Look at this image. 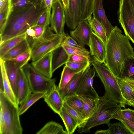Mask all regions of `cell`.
Listing matches in <instances>:
<instances>
[{
	"label": "cell",
	"mask_w": 134,
	"mask_h": 134,
	"mask_svg": "<svg viewBox=\"0 0 134 134\" xmlns=\"http://www.w3.org/2000/svg\"><path fill=\"white\" fill-rule=\"evenodd\" d=\"M5 125L3 114L2 110L0 109V134H2Z\"/></svg>",
	"instance_id": "obj_49"
},
{
	"label": "cell",
	"mask_w": 134,
	"mask_h": 134,
	"mask_svg": "<svg viewBox=\"0 0 134 134\" xmlns=\"http://www.w3.org/2000/svg\"><path fill=\"white\" fill-rule=\"evenodd\" d=\"M32 93L28 80L22 68L20 69L18 83L17 97L19 105Z\"/></svg>",
	"instance_id": "obj_20"
},
{
	"label": "cell",
	"mask_w": 134,
	"mask_h": 134,
	"mask_svg": "<svg viewBox=\"0 0 134 134\" xmlns=\"http://www.w3.org/2000/svg\"><path fill=\"white\" fill-rule=\"evenodd\" d=\"M103 0H95L93 9V16L104 27L108 37L113 27L105 14L103 5Z\"/></svg>",
	"instance_id": "obj_18"
},
{
	"label": "cell",
	"mask_w": 134,
	"mask_h": 134,
	"mask_svg": "<svg viewBox=\"0 0 134 134\" xmlns=\"http://www.w3.org/2000/svg\"><path fill=\"white\" fill-rule=\"evenodd\" d=\"M66 34L57 35L40 43L31 50L32 62L36 61L59 47Z\"/></svg>",
	"instance_id": "obj_8"
},
{
	"label": "cell",
	"mask_w": 134,
	"mask_h": 134,
	"mask_svg": "<svg viewBox=\"0 0 134 134\" xmlns=\"http://www.w3.org/2000/svg\"><path fill=\"white\" fill-rule=\"evenodd\" d=\"M41 0H12L13 8H17L36 4Z\"/></svg>",
	"instance_id": "obj_42"
},
{
	"label": "cell",
	"mask_w": 134,
	"mask_h": 134,
	"mask_svg": "<svg viewBox=\"0 0 134 134\" xmlns=\"http://www.w3.org/2000/svg\"><path fill=\"white\" fill-rule=\"evenodd\" d=\"M46 10L47 12L48 18L50 20L51 10L54 0H42Z\"/></svg>",
	"instance_id": "obj_47"
},
{
	"label": "cell",
	"mask_w": 134,
	"mask_h": 134,
	"mask_svg": "<svg viewBox=\"0 0 134 134\" xmlns=\"http://www.w3.org/2000/svg\"><path fill=\"white\" fill-rule=\"evenodd\" d=\"M69 55L61 45L53 51L52 59L53 73L68 62Z\"/></svg>",
	"instance_id": "obj_22"
},
{
	"label": "cell",
	"mask_w": 134,
	"mask_h": 134,
	"mask_svg": "<svg viewBox=\"0 0 134 134\" xmlns=\"http://www.w3.org/2000/svg\"><path fill=\"white\" fill-rule=\"evenodd\" d=\"M65 10L67 8L68 5V0H61Z\"/></svg>",
	"instance_id": "obj_52"
},
{
	"label": "cell",
	"mask_w": 134,
	"mask_h": 134,
	"mask_svg": "<svg viewBox=\"0 0 134 134\" xmlns=\"http://www.w3.org/2000/svg\"><path fill=\"white\" fill-rule=\"evenodd\" d=\"M65 125L68 134H72L78 127L76 121L63 107L59 114Z\"/></svg>",
	"instance_id": "obj_27"
},
{
	"label": "cell",
	"mask_w": 134,
	"mask_h": 134,
	"mask_svg": "<svg viewBox=\"0 0 134 134\" xmlns=\"http://www.w3.org/2000/svg\"><path fill=\"white\" fill-rule=\"evenodd\" d=\"M116 77L122 95L126 101L127 104L134 100V91L122 79Z\"/></svg>",
	"instance_id": "obj_32"
},
{
	"label": "cell",
	"mask_w": 134,
	"mask_h": 134,
	"mask_svg": "<svg viewBox=\"0 0 134 134\" xmlns=\"http://www.w3.org/2000/svg\"><path fill=\"white\" fill-rule=\"evenodd\" d=\"M97 76L104 85V95L108 99L125 108L127 102L123 97L116 76L103 63H100L93 59L91 61Z\"/></svg>",
	"instance_id": "obj_3"
},
{
	"label": "cell",
	"mask_w": 134,
	"mask_h": 134,
	"mask_svg": "<svg viewBox=\"0 0 134 134\" xmlns=\"http://www.w3.org/2000/svg\"><path fill=\"white\" fill-rule=\"evenodd\" d=\"M53 51L36 61L32 62L31 63L37 71L49 78H52L53 73L52 71Z\"/></svg>",
	"instance_id": "obj_17"
},
{
	"label": "cell",
	"mask_w": 134,
	"mask_h": 134,
	"mask_svg": "<svg viewBox=\"0 0 134 134\" xmlns=\"http://www.w3.org/2000/svg\"><path fill=\"white\" fill-rule=\"evenodd\" d=\"M44 101L55 113L59 114L64 104V99L58 87L55 84L43 97Z\"/></svg>",
	"instance_id": "obj_14"
},
{
	"label": "cell",
	"mask_w": 134,
	"mask_h": 134,
	"mask_svg": "<svg viewBox=\"0 0 134 134\" xmlns=\"http://www.w3.org/2000/svg\"><path fill=\"white\" fill-rule=\"evenodd\" d=\"M64 101L83 117L85 120L82 102L77 95L65 97L64 99Z\"/></svg>",
	"instance_id": "obj_31"
},
{
	"label": "cell",
	"mask_w": 134,
	"mask_h": 134,
	"mask_svg": "<svg viewBox=\"0 0 134 134\" xmlns=\"http://www.w3.org/2000/svg\"><path fill=\"white\" fill-rule=\"evenodd\" d=\"M77 72L65 65L62 72L58 87L60 90L63 88Z\"/></svg>",
	"instance_id": "obj_33"
},
{
	"label": "cell",
	"mask_w": 134,
	"mask_h": 134,
	"mask_svg": "<svg viewBox=\"0 0 134 134\" xmlns=\"http://www.w3.org/2000/svg\"><path fill=\"white\" fill-rule=\"evenodd\" d=\"M82 20H87L92 14L95 0H81Z\"/></svg>",
	"instance_id": "obj_34"
},
{
	"label": "cell",
	"mask_w": 134,
	"mask_h": 134,
	"mask_svg": "<svg viewBox=\"0 0 134 134\" xmlns=\"http://www.w3.org/2000/svg\"><path fill=\"white\" fill-rule=\"evenodd\" d=\"M119 78L134 80V57L130 56L126 59L121 67Z\"/></svg>",
	"instance_id": "obj_25"
},
{
	"label": "cell",
	"mask_w": 134,
	"mask_h": 134,
	"mask_svg": "<svg viewBox=\"0 0 134 134\" xmlns=\"http://www.w3.org/2000/svg\"><path fill=\"white\" fill-rule=\"evenodd\" d=\"M121 113L124 117L127 120L134 122V110L128 108L120 109Z\"/></svg>",
	"instance_id": "obj_46"
},
{
	"label": "cell",
	"mask_w": 134,
	"mask_h": 134,
	"mask_svg": "<svg viewBox=\"0 0 134 134\" xmlns=\"http://www.w3.org/2000/svg\"><path fill=\"white\" fill-rule=\"evenodd\" d=\"M65 13V23L70 29L74 30L82 20L81 0H68Z\"/></svg>",
	"instance_id": "obj_10"
},
{
	"label": "cell",
	"mask_w": 134,
	"mask_h": 134,
	"mask_svg": "<svg viewBox=\"0 0 134 134\" xmlns=\"http://www.w3.org/2000/svg\"><path fill=\"white\" fill-rule=\"evenodd\" d=\"M0 89L14 104L19 106L17 99L15 96L8 78L4 65V60L0 58Z\"/></svg>",
	"instance_id": "obj_16"
},
{
	"label": "cell",
	"mask_w": 134,
	"mask_h": 134,
	"mask_svg": "<svg viewBox=\"0 0 134 134\" xmlns=\"http://www.w3.org/2000/svg\"><path fill=\"white\" fill-rule=\"evenodd\" d=\"M60 0V1H61V0Z\"/></svg>",
	"instance_id": "obj_54"
},
{
	"label": "cell",
	"mask_w": 134,
	"mask_h": 134,
	"mask_svg": "<svg viewBox=\"0 0 134 134\" xmlns=\"http://www.w3.org/2000/svg\"><path fill=\"white\" fill-rule=\"evenodd\" d=\"M121 30L115 26L108 37L106 45V57L104 63L118 77L122 66L126 59L134 57V51L129 41Z\"/></svg>",
	"instance_id": "obj_1"
},
{
	"label": "cell",
	"mask_w": 134,
	"mask_h": 134,
	"mask_svg": "<svg viewBox=\"0 0 134 134\" xmlns=\"http://www.w3.org/2000/svg\"><path fill=\"white\" fill-rule=\"evenodd\" d=\"M31 51H30L7 60L14 62L19 68L20 69L28 63L29 61L31 59Z\"/></svg>",
	"instance_id": "obj_35"
},
{
	"label": "cell",
	"mask_w": 134,
	"mask_h": 134,
	"mask_svg": "<svg viewBox=\"0 0 134 134\" xmlns=\"http://www.w3.org/2000/svg\"><path fill=\"white\" fill-rule=\"evenodd\" d=\"M13 9L12 3L6 10L0 13V34L5 27Z\"/></svg>",
	"instance_id": "obj_40"
},
{
	"label": "cell",
	"mask_w": 134,
	"mask_h": 134,
	"mask_svg": "<svg viewBox=\"0 0 134 134\" xmlns=\"http://www.w3.org/2000/svg\"><path fill=\"white\" fill-rule=\"evenodd\" d=\"M90 54L93 59L104 63L106 57V45L102 40L93 32L90 37L89 44Z\"/></svg>",
	"instance_id": "obj_13"
},
{
	"label": "cell",
	"mask_w": 134,
	"mask_h": 134,
	"mask_svg": "<svg viewBox=\"0 0 134 134\" xmlns=\"http://www.w3.org/2000/svg\"><path fill=\"white\" fill-rule=\"evenodd\" d=\"M0 104L5 123L2 134H22L23 130L20 119L19 106L14 104L1 91Z\"/></svg>",
	"instance_id": "obj_5"
},
{
	"label": "cell",
	"mask_w": 134,
	"mask_h": 134,
	"mask_svg": "<svg viewBox=\"0 0 134 134\" xmlns=\"http://www.w3.org/2000/svg\"><path fill=\"white\" fill-rule=\"evenodd\" d=\"M91 62H67L65 65L77 72L87 69L91 65Z\"/></svg>",
	"instance_id": "obj_38"
},
{
	"label": "cell",
	"mask_w": 134,
	"mask_h": 134,
	"mask_svg": "<svg viewBox=\"0 0 134 134\" xmlns=\"http://www.w3.org/2000/svg\"><path fill=\"white\" fill-rule=\"evenodd\" d=\"M47 92H32L19 104V112L20 115L23 114L35 103L43 98Z\"/></svg>",
	"instance_id": "obj_24"
},
{
	"label": "cell",
	"mask_w": 134,
	"mask_h": 134,
	"mask_svg": "<svg viewBox=\"0 0 134 134\" xmlns=\"http://www.w3.org/2000/svg\"><path fill=\"white\" fill-rule=\"evenodd\" d=\"M45 10L42 0L36 4L13 8L5 27L18 25L32 27L36 25L40 15Z\"/></svg>",
	"instance_id": "obj_4"
},
{
	"label": "cell",
	"mask_w": 134,
	"mask_h": 134,
	"mask_svg": "<svg viewBox=\"0 0 134 134\" xmlns=\"http://www.w3.org/2000/svg\"><path fill=\"white\" fill-rule=\"evenodd\" d=\"M127 105L131 106L134 108V100L129 102Z\"/></svg>",
	"instance_id": "obj_53"
},
{
	"label": "cell",
	"mask_w": 134,
	"mask_h": 134,
	"mask_svg": "<svg viewBox=\"0 0 134 134\" xmlns=\"http://www.w3.org/2000/svg\"><path fill=\"white\" fill-rule=\"evenodd\" d=\"M61 44L65 45L72 47L85 48V47L79 45L71 37L67 35L66 34L64 37Z\"/></svg>",
	"instance_id": "obj_43"
},
{
	"label": "cell",
	"mask_w": 134,
	"mask_h": 134,
	"mask_svg": "<svg viewBox=\"0 0 134 134\" xmlns=\"http://www.w3.org/2000/svg\"><path fill=\"white\" fill-rule=\"evenodd\" d=\"M65 13L63 5L59 0H54L52 8L50 24L52 30L58 35L64 34Z\"/></svg>",
	"instance_id": "obj_9"
},
{
	"label": "cell",
	"mask_w": 134,
	"mask_h": 134,
	"mask_svg": "<svg viewBox=\"0 0 134 134\" xmlns=\"http://www.w3.org/2000/svg\"><path fill=\"white\" fill-rule=\"evenodd\" d=\"M31 51L29 43L26 38L6 53L2 57L4 60L13 58L17 56Z\"/></svg>",
	"instance_id": "obj_23"
},
{
	"label": "cell",
	"mask_w": 134,
	"mask_h": 134,
	"mask_svg": "<svg viewBox=\"0 0 134 134\" xmlns=\"http://www.w3.org/2000/svg\"><path fill=\"white\" fill-rule=\"evenodd\" d=\"M63 107L74 119L78 125V127L84 122L85 121L84 118L64 101Z\"/></svg>",
	"instance_id": "obj_41"
},
{
	"label": "cell",
	"mask_w": 134,
	"mask_h": 134,
	"mask_svg": "<svg viewBox=\"0 0 134 134\" xmlns=\"http://www.w3.org/2000/svg\"><path fill=\"white\" fill-rule=\"evenodd\" d=\"M122 79L127 83L134 91V80L127 79Z\"/></svg>",
	"instance_id": "obj_50"
},
{
	"label": "cell",
	"mask_w": 134,
	"mask_h": 134,
	"mask_svg": "<svg viewBox=\"0 0 134 134\" xmlns=\"http://www.w3.org/2000/svg\"><path fill=\"white\" fill-rule=\"evenodd\" d=\"M109 134H132L121 122L109 123L108 125Z\"/></svg>",
	"instance_id": "obj_36"
},
{
	"label": "cell",
	"mask_w": 134,
	"mask_h": 134,
	"mask_svg": "<svg viewBox=\"0 0 134 134\" xmlns=\"http://www.w3.org/2000/svg\"><path fill=\"white\" fill-rule=\"evenodd\" d=\"M118 16L126 36L134 44V0H119Z\"/></svg>",
	"instance_id": "obj_6"
},
{
	"label": "cell",
	"mask_w": 134,
	"mask_h": 134,
	"mask_svg": "<svg viewBox=\"0 0 134 134\" xmlns=\"http://www.w3.org/2000/svg\"><path fill=\"white\" fill-rule=\"evenodd\" d=\"M95 134H109L108 130H98L94 133Z\"/></svg>",
	"instance_id": "obj_51"
},
{
	"label": "cell",
	"mask_w": 134,
	"mask_h": 134,
	"mask_svg": "<svg viewBox=\"0 0 134 134\" xmlns=\"http://www.w3.org/2000/svg\"><path fill=\"white\" fill-rule=\"evenodd\" d=\"M121 107L104 95L99 96L96 107L93 114L78 127L79 133L81 134L89 132L91 129L96 126L103 124L108 125L115 114Z\"/></svg>",
	"instance_id": "obj_2"
},
{
	"label": "cell",
	"mask_w": 134,
	"mask_h": 134,
	"mask_svg": "<svg viewBox=\"0 0 134 134\" xmlns=\"http://www.w3.org/2000/svg\"><path fill=\"white\" fill-rule=\"evenodd\" d=\"M93 30L87 20H82L76 28L70 32L71 36L81 46H89Z\"/></svg>",
	"instance_id": "obj_11"
},
{
	"label": "cell",
	"mask_w": 134,
	"mask_h": 134,
	"mask_svg": "<svg viewBox=\"0 0 134 134\" xmlns=\"http://www.w3.org/2000/svg\"><path fill=\"white\" fill-rule=\"evenodd\" d=\"M32 27L35 32V36L32 39H26L31 50L43 41L58 35L53 32L49 25L46 26L35 25Z\"/></svg>",
	"instance_id": "obj_15"
},
{
	"label": "cell",
	"mask_w": 134,
	"mask_h": 134,
	"mask_svg": "<svg viewBox=\"0 0 134 134\" xmlns=\"http://www.w3.org/2000/svg\"><path fill=\"white\" fill-rule=\"evenodd\" d=\"M22 68L32 92H47L55 84V78H49L43 75L37 71L31 64L28 63Z\"/></svg>",
	"instance_id": "obj_7"
},
{
	"label": "cell",
	"mask_w": 134,
	"mask_h": 134,
	"mask_svg": "<svg viewBox=\"0 0 134 134\" xmlns=\"http://www.w3.org/2000/svg\"><path fill=\"white\" fill-rule=\"evenodd\" d=\"M91 66L87 69L76 94L88 96L97 99L99 96L93 86L96 71L94 68Z\"/></svg>",
	"instance_id": "obj_12"
},
{
	"label": "cell",
	"mask_w": 134,
	"mask_h": 134,
	"mask_svg": "<svg viewBox=\"0 0 134 134\" xmlns=\"http://www.w3.org/2000/svg\"><path fill=\"white\" fill-rule=\"evenodd\" d=\"M26 32L10 38L0 44V58L26 38Z\"/></svg>",
	"instance_id": "obj_29"
},
{
	"label": "cell",
	"mask_w": 134,
	"mask_h": 134,
	"mask_svg": "<svg viewBox=\"0 0 134 134\" xmlns=\"http://www.w3.org/2000/svg\"><path fill=\"white\" fill-rule=\"evenodd\" d=\"M50 20L48 18L46 11H44L40 15L36 25L41 26H46L49 25Z\"/></svg>",
	"instance_id": "obj_45"
},
{
	"label": "cell",
	"mask_w": 134,
	"mask_h": 134,
	"mask_svg": "<svg viewBox=\"0 0 134 134\" xmlns=\"http://www.w3.org/2000/svg\"><path fill=\"white\" fill-rule=\"evenodd\" d=\"M12 0H0V13L6 10L12 4Z\"/></svg>",
	"instance_id": "obj_48"
},
{
	"label": "cell",
	"mask_w": 134,
	"mask_h": 134,
	"mask_svg": "<svg viewBox=\"0 0 134 134\" xmlns=\"http://www.w3.org/2000/svg\"><path fill=\"white\" fill-rule=\"evenodd\" d=\"M61 45L69 55L71 54L79 55L91 58L90 52L85 48L72 47L65 45L61 44Z\"/></svg>",
	"instance_id": "obj_37"
},
{
	"label": "cell",
	"mask_w": 134,
	"mask_h": 134,
	"mask_svg": "<svg viewBox=\"0 0 134 134\" xmlns=\"http://www.w3.org/2000/svg\"><path fill=\"white\" fill-rule=\"evenodd\" d=\"M3 60L8 78L14 92L17 98L18 77L20 69L12 61L8 60Z\"/></svg>",
	"instance_id": "obj_21"
},
{
	"label": "cell",
	"mask_w": 134,
	"mask_h": 134,
	"mask_svg": "<svg viewBox=\"0 0 134 134\" xmlns=\"http://www.w3.org/2000/svg\"><path fill=\"white\" fill-rule=\"evenodd\" d=\"M87 20L93 32L106 44L108 37L103 26L93 16L92 17L91 16L87 19Z\"/></svg>",
	"instance_id": "obj_30"
},
{
	"label": "cell",
	"mask_w": 134,
	"mask_h": 134,
	"mask_svg": "<svg viewBox=\"0 0 134 134\" xmlns=\"http://www.w3.org/2000/svg\"><path fill=\"white\" fill-rule=\"evenodd\" d=\"M120 109L115 114L113 119H115L121 122L132 134H134V122L125 119L121 114Z\"/></svg>",
	"instance_id": "obj_39"
},
{
	"label": "cell",
	"mask_w": 134,
	"mask_h": 134,
	"mask_svg": "<svg viewBox=\"0 0 134 134\" xmlns=\"http://www.w3.org/2000/svg\"><path fill=\"white\" fill-rule=\"evenodd\" d=\"M87 69L74 75L64 88L59 90L63 99L67 97L77 95V92Z\"/></svg>",
	"instance_id": "obj_19"
},
{
	"label": "cell",
	"mask_w": 134,
	"mask_h": 134,
	"mask_svg": "<svg viewBox=\"0 0 134 134\" xmlns=\"http://www.w3.org/2000/svg\"><path fill=\"white\" fill-rule=\"evenodd\" d=\"M83 103L85 120L93 114L96 107L98 99L92 97L84 95H78Z\"/></svg>",
	"instance_id": "obj_26"
},
{
	"label": "cell",
	"mask_w": 134,
	"mask_h": 134,
	"mask_svg": "<svg viewBox=\"0 0 134 134\" xmlns=\"http://www.w3.org/2000/svg\"><path fill=\"white\" fill-rule=\"evenodd\" d=\"M36 134H68L60 124L53 121H50L46 124L37 131Z\"/></svg>",
	"instance_id": "obj_28"
},
{
	"label": "cell",
	"mask_w": 134,
	"mask_h": 134,
	"mask_svg": "<svg viewBox=\"0 0 134 134\" xmlns=\"http://www.w3.org/2000/svg\"><path fill=\"white\" fill-rule=\"evenodd\" d=\"M90 60L91 58L85 56L79 55L71 54L69 55L68 62H91Z\"/></svg>",
	"instance_id": "obj_44"
}]
</instances>
